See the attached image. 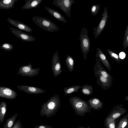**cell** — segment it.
<instances>
[{
	"label": "cell",
	"mask_w": 128,
	"mask_h": 128,
	"mask_svg": "<svg viewBox=\"0 0 128 128\" xmlns=\"http://www.w3.org/2000/svg\"><path fill=\"white\" fill-rule=\"evenodd\" d=\"M17 88L19 90L29 94H41L46 92V91L38 87L26 85H19L17 86Z\"/></svg>",
	"instance_id": "12"
},
{
	"label": "cell",
	"mask_w": 128,
	"mask_h": 128,
	"mask_svg": "<svg viewBox=\"0 0 128 128\" xmlns=\"http://www.w3.org/2000/svg\"><path fill=\"white\" fill-rule=\"evenodd\" d=\"M122 46L124 50L128 47V24L126 28L123 37Z\"/></svg>",
	"instance_id": "27"
},
{
	"label": "cell",
	"mask_w": 128,
	"mask_h": 128,
	"mask_svg": "<svg viewBox=\"0 0 128 128\" xmlns=\"http://www.w3.org/2000/svg\"><path fill=\"white\" fill-rule=\"evenodd\" d=\"M18 0H3L0 1V8L8 10L13 8Z\"/></svg>",
	"instance_id": "19"
},
{
	"label": "cell",
	"mask_w": 128,
	"mask_h": 128,
	"mask_svg": "<svg viewBox=\"0 0 128 128\" xmlns=\"http://www.w3.org/2000/svg\"><path fill=\"white\" fill-rule=\"evenodd\" d=\"M18 116L16 113L8 118L3 128H12Z\"/></svg>",
	"instance_id": "24"
},
{
	"label": "cell",
	"mask_w": 128,
	"mask_h": 128,
	"mask_svg": "<svg viewBox=\"0 0 128 128\" xmlns=\"http://www.w3.org/2000/svg\"><path fill=\"white\" fill-rule=\"evenodd\" d=\"M93 70L96 77L102 76L110 80H113V77L102 66L100 60L96 58V62L94 66Z\"/></svg>",
	"instance_id": "8"
},
{
	"label": "cell",
	"mask_w": 128,
	"mask_h": 128,
	"mask_svg": "<svg viewBox=\"0 0 128 128\" xmlns=\"http://www.w3.org/2000/svg\"><path fill=\"white\" fill-rule=\"evenodd\" d=\"M82 86L80 85H74L68 87H66L64 88V95L66 96L72 93L78 92L79 89L81 88Z\"/></svg>",
	"instance_id": "20"
},
{
	"label": "cell",
	"mask_w": 128,
	"mask_h": 128,
	"mask_svg": "<svg viewBox=\"0 0 128 128\" xmlns=\"http://www.w3.org/2000/svg\"><path fill=\"white\" fill-rule=\"evenodd\" d=\"M60 98L58 95H54L42 105L40 112V116L48 118L54 116L60 106Z\"/></svg>",
	"instance_id": "1"
},
{
	"label": "cell",
	"mask_w": 128,
	"mask_h": 128,
	"mask_svg": "<svg viewBox=\"0 0 128 128\" xmlns=\"http://www.w3.org/2000/svg\"><path fill=\"white\" fill-rule=\"evenodd\" d=\"M78 128H85V127L84 126H80Z\"/></svg>",
	"instance_id": "36"
},
{
	"label": "cell",
	"mask_w": 128,
	"mask_h": 128,
	"mask_svg": "<svg viewBox=\"0 0 128 128\" xmlns=\"http://www.w3.org/2000/svg\"><path fill=\"white\" fill-rule=\"evenodd\" d=\"M114 119L109 117L106 119L104 125L106 128H115V126Z\"/></svg>",
	"instance_id": "26"
},
{
	"label": "cell",
	"mask_w": 128,
	"mask_h": 128,
	"mask_svg": "<svg viewBox=\"0 0 128 128\" xmlns=\"http://www.w3.org/2000/svg\"></svg>",
	"instance_id": "38"
},
{
	"label": "cell",
	"mask_w": 128,
	"mask_h": 128,
	"mask_svg": "<svg viewBox=\"0 0 128 128\" xmlns=\"http://www.w3.org/2000/svg\"><path fill=\"white\" fill-rule=\"evenodd\" d=\"M7 104L4 101H2L0 104V122L1 124L3 122L6 113Z\"/></svg>",
	"instance_id": "21"
},
{
	"label": "cell",
	"mask_w": 128,
	"mask_h": 128,
	"mask_svg": "<svg viewBox=\"0 0 128 128\" xmlns=\"http://www.w3.org/2000/svg\"><path fill=\"white\" fill-rule=\"evenodd\" d=\"M127 120H124L120 122L118 128H124L127 124Z\"/></svg>",
	"instance_id": "32"
},
{
	"label": "cell",
	"mask_w": 128,
	"mask_h": 128,
	"mask_svg": "<svg viewBox=\"0 0 128 128\" xmlns=\"http://www.w3.org/2000/svg\"><path fill=\"white\" fill-rule=\"evenodd\" d=\"M43 0H26L25 1V4L22 6V9L27 10L34 8L40 4Z\"/></svg>",
	"instance_id": "17"
},
{
	"label": "cell",
	"mask_w": 128,
	"mask_h": 128,
	"mask_svg": "<svg viewBox=\"0 0 128 128\" xmlns=\"http://www.w3.org/2000/svg\"><path fill=\"white\" fill-rule=\"evenodd\" d=\"M124 99L128 101V95L126 96L125 97Z\"/></svg>",
	"instance_id": "35"
},
{
	"label": "cell",
	"mask_w": 128,
	"mask_h": 128,
	"mask_svg": "<svg viewBox=\"0 0 128 128\" xmlns=\"http://www.w3.org/2000/svg\"><path fill=\"white\" fill-rule=\"evenodd\" d=\"M69 101L74 110L75 114L78 116L84 117L86 113L92 112V108L88 101L76 96L70 98Z\"/></svg>",
	"instance_id": "2"
},
{
	"label": "cell",
	"mask_w": 128,
	"mask_h": 128,
	"mask_svg": "<svg viewBox=\"0 0 128 128\" xmlns=\"http://www.w3.org/2000/svg\"><path fill=\"white\" fill-rule=\"evenodd\" d=\"M32 20L38 26L47 32H53L59 30L56 24L46 18L38 16H34L32 17Z\"/></svg>",
	"instance_id": "3"
},
{
	"label": "cell",
	"mask_w": 128,
	"mask_h": 128,
	"mask_svg": "<svg viewBox=\"0 0 128 128\" xmlns=\"http://www.w3.org/2000/svg\"><path fill=\"white\" fill-rule=\"evenodd\" d=\"M33 128H53L51 126L43 124L38 125Z\"/></svg>",
	"instance_id": "31"
},
{
	"label": "cell",
	"mask_w": 128,
	"mask_h": 128,
	"mask_svg": "<svg viewBox=\"0 0 128 128\" xmlns=\"http://www.w3.org/2000/svg\"><path fill=\"white\" fill-rule=\"evenodd\" d=\"M52 71L55 77H57L62 73L61 65L57 51L54 53L52 56Z\"/></svg>",
	"instance_id": "9"
},
{
	"label": "cell",
	"mask_w": 128,
	"mask_h": 128,
	"mask_svg": "<svg viewBox=\"0 0 128 128\" xmlns=\"http://www.w3.org/2000/svg\"><path fill=\"white\" fill-rule=\"evenodd\" d=\"M9 28L14 35L23 41L32 42L36 41V38L21 30L12 27L10 28Z\"/></svg>",
	"instance_id": "10"
},
{
	"label": "cell",
	"mask_w": 128,
	"mask_h": 128,
	"mask_svg": "<svg viewBox=\"0 0 128 128\" xmlns=\"http://www.w3.org/2000/svg\"><path fill=\"white\" fill-rule=\"evenodd\" d=\"M30 62L28 65L21 66L18 69V74L23 76L30 77L38 75L40 73V69L33 68Z\"/></svg>",
	"instance_id": "7"
},
{
	"label": "cell",
	"mask_w": 128,
	"mask_h": 128,
	"mask_svg": "<svg viewBox=\"0 0 128 128\" xmlns=\"http://www.w3.org/2000/svg\"><path fill=\"white\" fill-rule=\"evenodd\" d=\"M12 128H24L20 121L17 120L15 122Z\"/></svg>",
	"instance_id": "30"
},
{
	"label": "cell",
	"mask_w": 128,
	"mask_h": 128,
	"mask_svg": "<svg viewBox=\"0 0 128 128\" xmlns=\"http://www.w3.org/2000/svg\"><path fill=\"white\" fill-rule=\"evenodd\" d=\"M45 10L52 16L57 20L65 23L68 21L58 11L48 7L45 8Z\"/></svg>",
	"instance_id": "16"
},
{
	"label": "cell",
	"mask_w": 128,
	"mask_h": 128,
	"mask_svg": "<svg viewBox=\"0 0 128 128\" xmlns=\"http://www.w3.org/2000/svg\"><path fill=\"white\" fill-rule=\"evenodd\" d=\"M79 39L80 42V47L84 58L85 60L86 55L89 52L90 47V42L88 36V29L85 27L82 28L80 32Z\"/></svg>",
	"instance_id": "4"
},
{
	"label": "cell",
	"mask_w": 128,
	"mask_h": 128,
	"mask_svg": "<svg viewBox=\"0 0 128 128\" xmlns=\"http://www.w3.org/2000/svg\"><path fill=\"white\" fill-rule=\"evenodd\" d=\"M100 6L98 4L93 5L91 8V12L94 16L96 15L99 12Z\"/></svg>",
	"instance_id": "29"
},
{
	"label": "cell",
	"mask_w": 128,
	"mask_h": 128,
	"mask_svg": "<svg viewBox=\"0 0 128 128\" xmlns=\"http://www.w3.org/2000/svg\"><path fill=\"white\" fill-rule=\"evenodd\" d=\"M120 115L121 114L120 113L118 112H117L114 114L110 117L109 116V117L112 118L114 119L118 118L120 116Z\"/></svg>",
	"instance_id": "33"
},
{
	"label": "cell",
	"mask_w": 128,
	"mask_h": 128,
	"mask_svg": "<svg viewBox=\"0 0 128 128\" xmlns=\"http://www.w3.org/2000/svg\"><path fill=\"white\" fill-rule=\"evenodd\" d=\"M0 48L4 51H10L13 50L14 47L13 45L10 43H5L0 46Z\"/></svg>",
	"instance_id": "28"
},
{
	"label": "cell",
	"mask_w": 128,
	"mask_h": 128,
	"mask_svg": "<svg viewBox=\"0 0 128 128\" xmlns=\"http://www.w3.org/2000/svg\"><path fill=\"white\" fill-rule=\"evenodd\" d=\"M16 92L9 87L2 86L0 87V97L9 100L16 98L17 96Z\"/></svg>",
	"instance_id": "11"
},
{
	"label": "cell",
	"mask_w": 128,
	"mask_h": 128,
	"mask_svg": "<svg viewBox=\"0 0 128 128\" xmlns=\"http://www.w3.org/2000/svg\"><path fill=\"white\" fill-rule=\"evenodd\" d=\"M96 78L97 84L104 90H108L112 85L113 80L102 76H98Z\"/></svg>",
	"instance_id": "14"
},
{
	"label": "cell",
	"mask_w": 128,
	"mask_h": 128,
	"mask_svg": "<svg viewBox=\"0 0 128 128\" xmlns=\"http://www.w3.org/2000/svg\"><path fill=\"white\" fill-rule=\"evenodd\" d=\"M81 92L84 95L86 96H90L93 94V89L91 85L88 84L84 85L82 86Z\"/></svg>",
	"instance_id": "23"
},
{
	"label": "cell",
	"mask_w": 128,
	"mask_h": 128,
	"mask_svg": "<svg viewBox=\"0 0 128 128\" xmlns=\"http://www.w3.org/2000/svg\"><path fill=\"white\" fill-rule=\"evenodd\" d=\"M88 101L91 108L93 109L99 110L103 107V102L98 98H93L89 99Z\"/></svg>",
	"instance_id": "18"
},
{
	"label": "cell",
	"mask_w": 128,
	"mask_h": 128,
	"mask_svg": "<svg viewBox=\"0 0 128 128\" xmlns=\"http://www.w3.org/2000/svg\"><path fill=\"white\" fill-rule=\"evenodd\" d=\"M125 56V54L124 53H122V54H121L120 56V58H121L123 59L124 58Z\"/></svg>",
	"instance_id": "34"
},
{
	"label": "cell",
	"mask_w": 128,
	"mask_h": 128,
	"mask_svg": "<svg viewBox=\"0 0 128 128\" xmlns=\"http://www.w3.org/2000/svg\"><path fill=\"white\" fill-rule=\"evenodd\" d=\"M87 128H91L89 126H88Z\"/></svg>",
	"instance_id": "37"
},
{
	"label": "cell",
	"mask_w": 128,
	"mask_h": 128,
	"mask_svg": "<svg viewBox=\"0 0 128 128\" xmlns=\"http://www.w3.org/2000/svg\"><path fill=\"white\" fill-rule=\"evenodd\" d=\"M106 51L110 56L116 62L118 63H120L122 62L121 60L117 54L109 49L107 48Z\"/></svg>",
	"instance_id": "25"
},
{
	"label": "cell",
	"mask_w": 128,
	"mask_h": 128,
	"mask_svg": "<svg viewBox=\"0 0 128 128\" xmlns=\"http://www.w3.org/2000/svg\"><path fill=\"white\" fill-rule=\"evenodd\" d=\"M6 20L10 24L15 26L19 30L30 33L33 30L32 29L26 24L20 21H18L8 17Z\"/></svg>",
	"instance_id": "13"
},
{
	"label": "cell",
	"mask_w": 128,
	"mask_h": 128,
	"mask_svg": "<svg viewBox=\"0 0 128 128\" xmlns=\"http://www.w3.org/2000/svg\"><path fill=\"white\" fill-rule=\"evenodd\" d=\"M74 0H53L52 4L60 9L70 18L71 16V8L75 2Z\"/></svg>",
	"instance_id": "6"
},
{
	"label": "cell",
	"mask_w": 128,
	"mask_h": 128,
	"mask_svg": "<svg viewBox=\"0 0 128 128\" xmlns=\"http://www.w3.org/2000/svg\"><path fill=\"white\" fill-rule=\"evenodd\" d=\"M102 18L96 27L93 28V34L95 38H97L104 29L109 17L108 10L106 6L102 14Z\"/></svg>",
	"instance_id": "5"
},
{
	"label": "cell",
	"mask_w": 128,
	"mask_h": 128,
	"mask_svg": "<svg viewBox=\"0 0 128 128\" xmlns=\"http://www.w3.org/2000/svg\"><path fill=\"white\" fill-rule=\"evenodd\" d=\"M96 57L100 60L102 63L109 71H111L110 64L106 55L100 48L98 47L97 48Z\"/></svg>",
	"instance_id": "15"
},
{
	"label": "cell",
	"mask_w": 128,
	"mask_h": 128,
	"mask_svg": "<svg viewBox=\"0 0 128 128\" xmlns=\"http://www.w3.org/2000/svg\"><path fill=\"white\" fill-rule=\"evenodd\" d=\"M66 66L68 71L71 72L74 69V58L70 55L67 56L65 59Z\"/></svg>",
	"instance_id": "22"
}]
</instances>
